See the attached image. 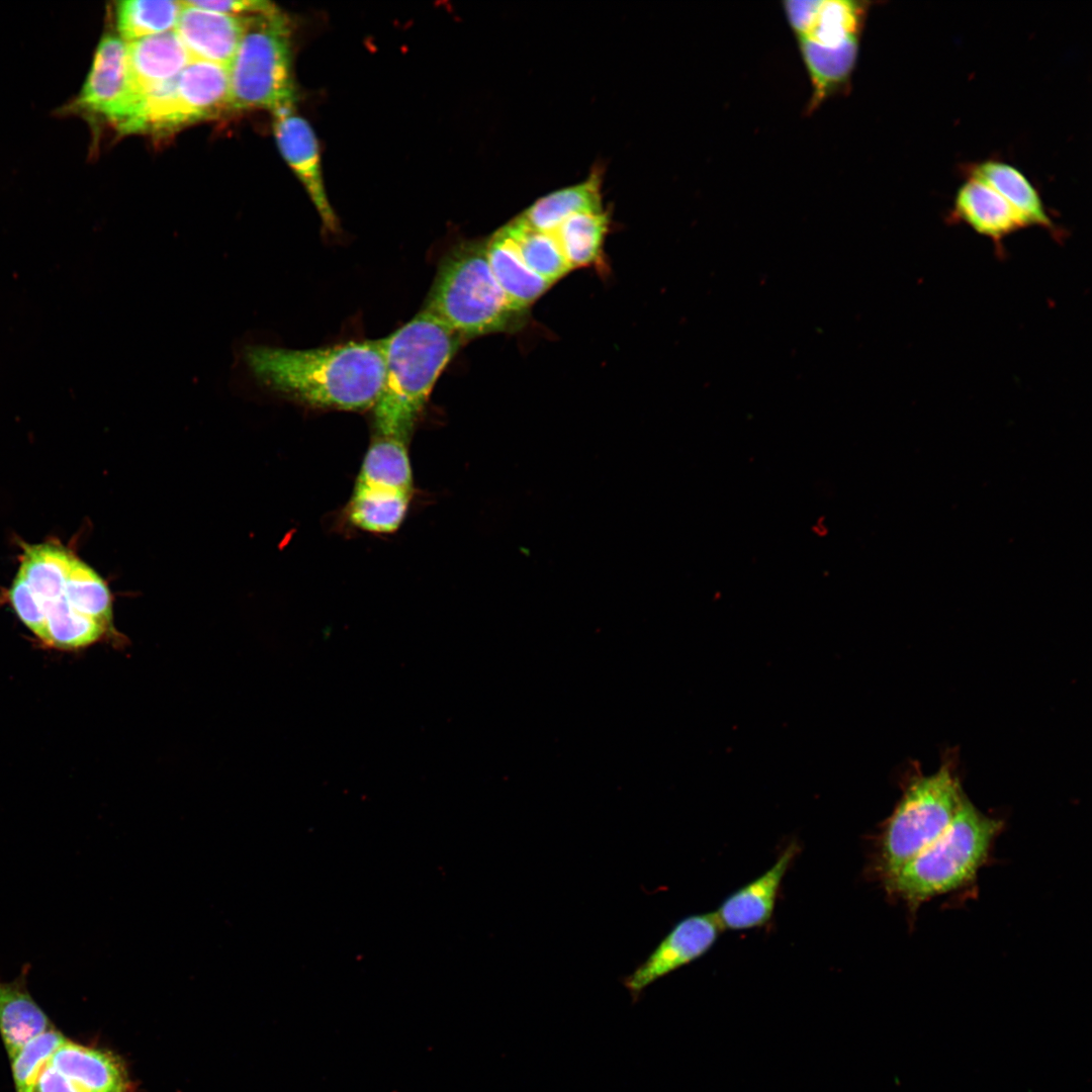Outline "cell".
<instances>
[{"mask_svg":"<svg viewBox=\"0 0 1092 1092\" xmlns=\"http://www.w3.org/2000/svg\"><path fill=\"white\" fill-rule=\"evenodd\" d=\"M244 360L261 384L306 404L362 412L374 407L384 378V339L311 349L252 345Z\"/></svg>","mask_w":1092,"mask_h":1092,"instance_id":"cell-1","label":"cell"},{"mask_svg":"<svg viewBox=\"0 0 1092 1092\" xmlns=\"http://www.w3.org/2000/svg\"><path fill=\"white\" fill-rule=\"evenodd\" d=\"M1004 826L1002 818L981 811L966 796L944 832L881 884L887 898L913 921L927 902L971 890Z\"/></svg>","mask_w":1092,"mask_h":1092,"instance_id":"cell-2","label":"cell"},{"mask_svg":"<svg viewBox=\"0 0 1092 1092\" xmlns=\"http://www.w3.org/2000/svg\"><path fill=\"white\" fill-rule=\"evenodd\" d=\"M384 339V378L374 405L380 437L406 443L443 370L463 341L426 309Z\"/></svg>","mask_w":1092,"mask_h":1092,"instance_id":"cell-3","label":"cell"},{"mask_svg":"<svg viewBox=\"0 0 1092 1092\" xmlns=\"http://www.w3.org/2000/svg\"><path fill=\"white\" fill-rule=\"evenodd\" d=\"M424 309L462 340L519 331L529 316V310L511 302L497 284L485 241L462 243L445 257Z\"/></svg>","mask_w":1092,"mask_h":1092,"instance_id":"cell-4","label":"cell"},{"mask_svg":"<svg viewBox=\"0 0 1092 1092\" xmlns=\"http://www.w3.org/2000/svg\"><path fill=\"white\" fill-rule=\"evenodd\" d=\"M966 794L952 759L931 775H912L873 842L870 874L882 884L938 838Z\"/></svg>","mask_w":1092,"mask_h":1092,"instance_id":"cell-5","label":"cell"},{"mask_svg":"<svg viewBox=\"0 0 1092 1092\" xmlns=\"http://www.w3.org/2000/svg\"><path fill=\"white\" fill-rule=\"evenodd\" d=\"M812 85L809 108L848 88L854 70L868 3L802 0L783 3Z\"/></svg>","mask_w":1092,"mask_h":1092,"instance_id":"cell-6","label":"cell"},{"mask_svg":"<svg viewBox=\"0 0 1092 1092\" xmlns=\"http://www.w3.org/2000/svg\"><path fill=\"white\" fill-rule=\"evenodd\" d=\"M245 26L229 67L231 108H293L297 91L293 77L290 18L277 6L244 17Z\"/></svg>","mask_w":1092,"mask_h":1092,"instance_id":"cell-7","label":"cell"},{"mask_svg":"<svg viewBox=\"0 0 1092 1092\" xmlns=\"http://www.w3.org/2000/svg\"><path fill=\"white\" fill-rule=\"evenodd\" d=\"M231 107L229 69L190 61L171 82L146 95L127 133L169 132Z\"/></svg>","mask_w":1092,"mask_h":1092,"instance_id":"cell-8","label":"cell"},{"mask_svg":"<svg viewBox=\"0 0 1092 1092\" xmlns=\"http://www.w3.org/2000/svg\"><path fill=\"white\" fill-rule=\"evenodd\" d=\"M70 111L104 119L126 132L135 117L140 100L132 91L126 42L107 33L100 39L90 70Z\"/></svg>","mask_w":1092,"mask_h":1092,"instance_id":"cell-9","label":"cell"},{"mask_svg":"<svg viewBox=\"0 0 1092 1092\" xmlns=\"http://www.w3.org/2000/svg\"><path fill=\"white\" fill-rule=\"evenodd\" d=\"M722 930L714 912L690 915L675 923L646 960L623 978L633 1001L658 979L704 956Z\"/></svg>","mask_w":1092,"mask_h":1092,"instance_id":"cell-10","label":"cell"},{"mask_svg":"<svg viewBox=\"0 0 1092 1092\" xmlns=\"http://www.w3.org/2000/svg\"><path fill=\"white\" fill-rule=\"evenodd\" d=\"M273 114L274 134L283 159L304 187L324 226L335 232L338 218L328 197L320 144L312 126L294 107Z\"/></svg>","mask_w":1092,"mask_h":1092,"instance_id":"cell-11","label":"cell"},{"mask_svg":"<svg viewBox=\"0 0 1092 1092\" xmlns=\"http://www.w3.org/2000/svg\"><path fill=\"white\" fill-rule=\"evenodd\" d=\"M244 26V17L209 11L182 1L174 31L190 61L212 63L229 69Z\"/></svg>","mask_w":1092,"mask_h":1092,"instance_id":"cell-12","label":"cell"},{"mask_svg":"<svg viewBox=\"0 0 1092 1092\" xmlns=\"http://www.w3.org/2000/svg\"><path fill=\"white\" fill-rule=\"evenodd\" d=\"M947 218L989 239L998 250H1002V244L1009 236L1029 226L999 193L968 177L956 192Z\"/></svg>","mask_w":1092,"mask_h":1092,"instance_id":"cell-13","label":"cell"},{"mask_svg":"<svg viewBox=\"0 0 1092 1092\" xmlns=\"http://www.w3.org/2000/svg\"><path fill=\"white\" fill-rule=\"evenodd\" d=\"M799 850L797 842L790 843L768 870L722 902L714 912L722 929L747 930L770 920L782 882Z\"/></svg>","mask_w":1092,"mask_h":1092,"instance_id":"cell-14","label":"cell"},{"mask_svg":"<svg viewBox=\"0 0 1092 1092\" xmlns=\"http://www.w3.org/2000/svg\"><path fill=\"white\" fill-rule=\"evenodd\" d=\"M131 88L140 105L151 92L174 80L190 58L175 31H167L126 42Z\"/></svg>","mask_w":1092,"mask_h":1092,"instance_id":"cell-15","label":"cell"},{"mask_svg":"<svg viewBox=\"0 0 1092 1092\" xmlns=\"http://www.w3.org/2000/svg\"><path fill=\"white\" fill-rule=\"evenodd\" d=\"M50 1065L85 1092H130L124 1067L109 1052L66 1039Z\"/></svg>","mask_w":1092,"mask_h":1092,"instance_id":"cell-16","label":"cell"},{"mask_svg":"<svg viewBox=\"0 0 1092 1092\" xmlns=\"http://www.w3.org/2000/svg\"><path fill=\"white\" fill-rule=\"evenodd\" d=\"M31 966L22 965L16 978L0 979V1034L9 1060L34 1036L54 1028L27 988Z\"/></svg>","mask_w":1092,"mask_h":1092,"instance_id":"cell-17","label":"cell"},{"mask_svg":"<svg viewBox=\"0 0 1092 1092\" xmlns=\"http://www.w3.org/2000/svg\"><path fill=\"white\" fill-rule=\"evenodd\" d=\"M968 178L978 180L1007 200L1027 221L1029 226H1039L1058 235L1043 200L1032 182L1014 165L986 159L966 166Z\"/></svg>","mask_w":1092,"mask_h":1092,"instance_id":"cell-18","label":"cell"},{"mask_svg":"<svg viewBox=\"0 0 1092 1092\" xmlns=\"http://www.w3.org/2000/svg\"><path fill=\"white\" fill-rule=\"evenodd\" d=\"M490 270L507 297L528 309L553 284L533 272L505 225L485 241Z\"/></svg>","mask_w":1092,"mask_h":1092,"instance_id":"cell-19","label":"cell"},{"mask_svg":"<svg viewBox=\"0 0 1092 1092\" xmlns=\"http://www.w3.org/2000/svg\"><path fill=\"white\" fill-rule=\"evenodd\" d=\"M601 210V177L595 172L584 181L540 197L519 216L532 229L553 233L573 214Z\"/></svg>","mask_w":1092,"mask_h":1092,"instance_id":"cell-20","label":"cell"},{"mask_svg":"<svg viewBox=\"0 0 1092 1092\" xmlns=\"http://www.w3.org/2000/svg\"><path fill=\"white\" fill-rule=\"evenodd\" d=\"M412 494L384 484L355 483L348 518L355 527L368 532H394L405 517Z\"/></svg>","mask_w":1092,"mask_h":1092,"instance_id":"cell-21","label":"cell"},{"mask_svg":"<svg viewBox=\"0 0 1092 1092\" xmlns=\"http://www.w3.org/2000/svg\"><path fill=\"white\" fill-rule=\"evenodd\" d=\"M608 229L606 211L580 212L566 218L553 235L573 269L599 263Z\"/></svg>","mask_w":1092,"mask_h":1092,"instance_id":"cell-22","label":"cell"},{"mask_svg":"<svg viewBox=\"0 0 1092 1092\" xmlns=\"http://www.w3.org/2000/svg\"><path fill=\"white\" fill-rule=\"evenodd\" d=\"M44 624L38 637L51 646L75 649L87 647L107 632L98 621L78 612L64 594L53 602L43 603Z\"/></svg>","mask_w":1092,"mask_h":1092,"instance_id":"cell-23","label":"cell"},{"mask_svg":"<svg viewBox=\"0 0 1092 1092\" xmlns=\"http://www.w3.org/2000/svg\"><path fill=\"white\" fill-rule=\"evenodd\" d=\"M505 226L527 266L540 277L554 284L572 270L553 233L532 229L520 216Z\"/></svg>","mask_w":1092,"mask_h":1092,"instance_id":"cell-24","label":"cell"},{"mask_svg":"<svg viewBox=\"0 0 1092 1092\" xmlns=\"http://www.w3.org/2000/svg\"><path fill=\"white\" fill-rule=\"evenodd\" d=\"M182 9V1L125 0L115 7L119 36L129 42L171 31Z\"/></svg>","mask_w":1092,"mask_h":1092,"instance_id":"cell-25","label":"cell"},{"mask_svg":"<svg viewBox=\"0 0 1092 1092\" xmlns=\"http://www.w3.org/2000/svg\"><path fill=\"white\" fill-rule=\"evenodd\" d=\"M74 557L52 545L26 548L18 575L43 603L53 602L64 594L65 583Z\"/></svg>","mask_w":1092,"mask_h":1092,"instance_id":"cell-26","label":"cell"},{"mask_svg":"<svg viewBox=\"0 0 1092 1092\" xmlns=\"http://www.w3.org/2000/svg\"><path fill=\"white\" fill-rule=\"evenodd\" d=\"M64 596L80 613L107 628L111 625L110 593L100 576L89 566L74 558L68 574Z\"/></svg>","mask_w":1092,"mask_h":1092,"instance_id":"cell-27","label":"cell"},{"mask_svg":"<svg viewBox=\"0 0 1092 1092\" xmlns=\"http://www.w3.org/2000/svg\"><path fill=\"white\" fill-rule=\"evenodd\" d=\"M67 1038L55 1028L28 1040L10 1060L15 1092H34L54 1053Z\"/></svg>","mask_w":1092,"mask_h":1092,"instance_id":"cell-28","label":"cell"},{"mask_svg":"<svg viewBox=\"0 0 1092 1092\" xmlns=\"http://www.w3.org/2000/svg\"><path fill=\"white\" fill-rule=\"evenodd\" d=\"M9 599L20 620L38 636L44 624L43 604L18 574L10 587Z\"/></svg>","mask_w":1092,"mask_h":1092,"instance_id":"cell-29","label":"cell"},{"mask_svg":"<svg viewBox=\"0 0 1092 1092\" xmlns=\"http://www.w3.org/2000/svg\"><path fill=\"white\" fill-rule=\"evenodd\" d=\"M185 2L198 8L236 17H247L255 14H260L273 9L276 6L272 2L263 0H189Z\"/></svg>","mask_w":1092,"mask_h":1092,"instance_id":"cell-30","label":"cell"},{"mask_svg":"<svg viewBox=\"0 0 1092 1092\" xmlns=\"http://www.w3.org/2000/svg\"><path fill=\"white\" fill-rule=\"evenodd\" d=\"M34 1092H85L50 1064L36 1083Z\"/></svg>","mask_w":1092,"mask_h":1092,"instance_id":"cell-31","label":"cell"}]
</instances>
